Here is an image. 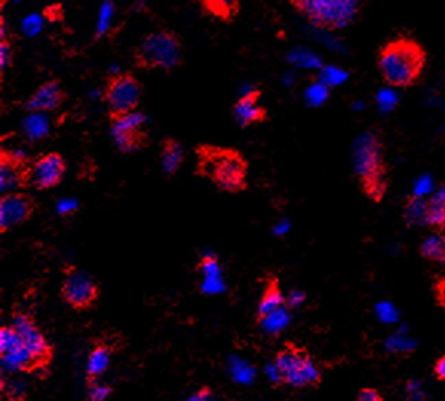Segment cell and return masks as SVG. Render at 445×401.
<instances>
[{
  "instance_id": "cell-41",
  "label": "cell",
  "mask_w": 445,
  "mask_h": 401,
  "mask_svg": "<svg viewBox=\"0 0 445 401\" xmlns=\"http://www.w3.org/2000/svg\"><path fill=\"white\" fill-rule=\"evenodd\" d=\"M436 231H437V233H442V235H445V221H444V224H442V225H441V227H440V229H437Z\"/></svg>"
},
{
  "instance_id": "cell-11",
  "label": "cell",
  "mask_w": 445,
  "mask_h": 401,
  "mask_svg": "<svg viewBox=\"0 0 445 401\" xmlns=\"http://www.w3.org/2000/svg\"><path fill=\"white\" fill-rule=\"evenodd\" d=\"M32 161L26 159L21 152H0V192H21L32 187L31 184Z\"/></svg>"
},
{
  "instance_id": "cell-32",
  "label": "cell",
  "mask_w": 445,
  "mask_h": 401,
  "mask_svg": "<svg viewBox=\"0 0 445 401\" xmlns=\"http://www.w3.org/2000/svg\"><path fill=\"white\" fill-rule=\"evenodd\" d=\"M207 8L212 12H214L216 16L220 17H227L231 16V12L234 11L236 6H238V2L240 0H204Z\"/></svg>"
},
{
  "instance_id": "cell-13",
  "label": "cell",
  "mask_w": 445,
  "mask_h": 401,
  "mask_svg": "<svg viewBox=\"0 0 445 401\" xmlns=\"http://www.w3.org/2000/svg\"><path fill=\"white\" fill-rule=\"evenodd\" d=\"M66 161L57 152L40 155L32 161L31 184L36 190L55 189L66 174Z\"/></svg>"
},
{
  "instance_id": "cell-30",
  "label": "cell",
  "mask_w": 445,
  "mask_h": 401,
  "mask_svg": "<svg viewBox=\"0 0 445 401\" xmlns=\"http://www.w3.org/2000/svg\"><path fill=\"white\" fill-rule=\"evenodd\" d=\"M329 86H326L323 81H316L312 83V85L306 89L305 96L307 103H309L311 106H320L323 105V103L328 100L329 96Z\"/></svg>"
},
{
  "instance_id": "cell-16",
  "label": "cell",
  "mask_w": 445,
  "mask_h": 401,
  "mask_svg": "<svg viewBox=\"0 0 445 401\" xmlns=\"http://www.w3.org/2000/svg\"><path fill=\"white\" fill-rule=\"evenodd\" d=\"M115 348L107 340L97 339L90 348L86 365V381L100 380L101 375L109 370Z\"/></svg>"
},
{
  "instance_id": "cell-1",
  "label": "cell",
  "mask_w": 445,
  "mask_h": 401,
  "mask_svg": "<svg viewBox=\"0 0 445 401\" xmlns=\"http://www.w3.org/2000/svg\"><path fill=\"white\" fill-rule=\"evenodd\" d=\"M196 173L210 181L220 192L240 193L248 189L246 158L231 147L201 144L196 147Z\"/></svg>"
},
{
  "instance_id": "cell-33",
  "label": "cell",
  "mask_w": 445,
  "mask_h": 401,
  "mask_svg": "<svg viewBox=\"0 0 445 401\" xmlns=\"http://www.w3.org/2000/svg\"><path fill=\"white\" fill-rule=\"evenodd\" d=\"M395 89L396 88L387 85V88H383L377 94V103H378V106L383 109V111H390V109H394L398 105L399 96H398Z\"/></svg>"
},
{
  "instance_id": "cell-39",
  "label": "cell",
  "mask_w": 445,
  "mask_h": 401,
  "mask_svg": "<svg viewBox=\"0 0 445 401\" xmlns=\"http://www.w3.org/2000/svg\"><path fill=\"white\" fill-rule=\"evenodd\" d=\"M214 398V393L212 391V387L208 386H202L198 391L190 396V400L192 401H210Z\"/></svg>"
},
{
  "instance_id": "cell-10",
  "label": "cell",
  "mask_w": 445,
  "mask_h": 401,
  "mask_svg": "<svg viewBox=\"0 0 445 401\" xmlns=\"http://www.w3.org/2000/svg\"><path fill=\"white\" fill-rule=\"evenodd\" d=\"M146 122V115H142L138 111L110 120L112 138L123 153H132L149 146L150 140Z\"/></svg>"
},
{
  "instance_id": "cell-29",
  "label": "cell",
  "mask_w": 445,
  "mask_h": 401,
  "mask_svg": "<svg viewBox=\"0 0 445 401\" xmlns=\"http://www.w3.org/2000/svg\"><path fill=\"white\" fill-rule=\"evenodd\" d=\"M196 271L205 279H216L220 276V263L219 259L214 255H205L201 257V261L196 265Z\"/></svg>"
},
{
  "instance_id": "cell-17",
  "label": "cell",
  "mask_w": 445,
  "mask_h": 401,
  "mask_svg": "<svg viewBox=\"0 0 445 401\" xmlns=\"http://www.w3.org/2000/svg\"><path fill=\"white\" fill-rule=\"evenodd\" d=\"M286 307V297L280 289V283L276 276L270 274L266 277L264 293H262L257 311H256V322L259 323L262 319H265L268 314H271L276 309Z\"/></svg>"
},
{
  "instance_id": "cell-4",
  "label": "cell",
  "mask_w": 445,
  "mask_h": 401,
  "mask_svg": "<svg viewBox=\"0 0 445 401\" xmlns=\"http://www.w3.org/2000/svg\"><path fill=\"white\" fill-rule=\"evenodd\" d=\"M279 385L291 386L294 389L318 387L323 381L322 371L314 361L306 348L288 341L274 357Z\"/></svg>"
},
{
  "instance_id": "cell-8",
  "label": "cell",
  "mask_w": 445,
  "mask_h": 401,
  "mask_svg": "<svg viewBox=\"0 0 445 401\" xmlns=\"http://www.w3.org/2000/svg\"><path fill=\"white\" fill-rule=\"evenodd\" d=\"M11 325L23 337L26 351L31 359L32 374L47 371L54 360V346L49 344L42 329L37 326L34 317L22 311V309H16L11 314Z\"/></svg>"
},
{
  "instance_id": "cell-9",
  "label": "cell",
  "mask_w": 445,
  "mask_h": 401,
  "mask_svg": "<svg viewBox=\"0 0 445 401\" xmlns=\"http://www.w3.org/2000/svg\"><path fill=\"white\" fill-rule=\"evenodd\" d=\"M109 118L130 114L138 109L141 100V85L132 74H115L110 77L103 92Z\"/></svg>"
},
{
  "instance_id": "cell-5",
  "label": "cell",
  "mask_w": 445,
  "mask_h": 401,
  "mask_svg": "<svg viewBox=\"0 0 445 401\" xmlns=\"http://www.w3.org/2000/svg\"><path fill=\"white\" fill-rule=\"evenodd\" d=\"M297 10L314 25L342 29L353 22L363 0H292Z\"/></svg>"
},
{
  "instance_id": "cell-37",
  "label": "cell",
  "mask_w": 445,
  "mask_h": 401,
  "mask_svg": "<svg viewBox=\"0 0 445 401\" xmlns=\"http://www.w3.org/2000/svg\"><path fill=\"white\" fill-rule=\"evenodd\" d=\"M358 401H384V397L374 387H364L358 392L357 396Z\"/></svg>"
},
{
  "instance_id": "cell-23",
  "label": "cell",
  "mask_w": 445,
  "mask_h": 401,
  "mask_svg": "<svg viewBox=\"0 0 445 401\" xmlns=\"http://www.w3.org/2000/svg\"><path fill=\"white\" fill-rule=\"evenodd\" d=\"M307 32H309V36L317 43L323 44V47H326L331 51H335V53H344L346 51L343 40L335 34V29L328 28V27H322V25L311 23V28Z\"/></svg>"
},
{
  "instance_id": "cell-12",
  "label": "cell",
  "mask_w": 445,
  "mask_h": 401,
  "mask_svg": "<svg viewBox=\"0 0 445 401\" xmlns=\"http://www.w3.org/2000/svg\"><path fill=\"white\" fill-rule=\"evenodd\" d=\"M36 211V200L28 193L8 192L0 198V233L18 227L28 222Z\"/></svg>"
},
{
  "instance_id": "cell-42",
  "label": "cell",
  "mask_w": 445,
  "mask_h": 401,
  "mask_svg": "<svg viewBox=\"0 0 445 401\" xmlns=\"http://www.w3.org/2000/svg\"><path fill=\"white\" fill-rule=\"evenodd\" d=\"M14 2H16V3H21V2H22V0H14Z\"/></svg>"
},
{
  "instance_id": "cell-28",
  "label": "cell",
  "mask_w": 445,
  "mask_h": 401,
  "mask_svg": "<svg viewBox=\"0 0 445 401\" xmlns=\"http://www.w3.org/2000/svg\"><path fill=\"white\" fill-rule=\"evenodd\" d=\"M115 16V8L112 0H104L100 12H98V21H97V36H106L110 27H112Z\"/></svg>"
},
{
  "instance_id": "cell-34",
  "label": "cell",
  "mask_w": 445,
  "mask_h": 401,
  "mask_svg": "<svg viewBox=\"0 0 445 401\" xmlns=\"http://www.w3.org/2000/svg\"><path fill=\"white\" fill-rule=\"evenodd\" d=\"M44 21L40 14H29L22 21V31L25 36L36 37L43 31Z\"/></svg>"
},
{
  "instance_id": "cell-36",
  "label": "cell",
  "mask_w": 445,
  "mask_h": 401,
  "mask_svg": "<svg viewBox=\"0 0 445 401\" xmlns=\"http://www.w3.org/2000/svg\"><path fill=\"white\" fill-rule=\"evenodd\" d=\"M2 391H3L5 396L8 397V400H12V401L25 400L26 398V393L22 392L21 387L11 385V383L6 385V380L5 378H2Z\"/></svg>"
},
{
  "instance_id": "cell-22",
  "label": "cell",
  "mask_w": 445,
  "mask_h": 401,
  "mask_svg": "<svg viewBox=\"0 0 445 401\" xmlns=\"http://www.w3.org/2000/svg\"><path fill=\"white\" fill-rule=\"evenodd\" d=\"M291 322V308L290 307H281L271 314H268L265 319L259 322V325L266 334L270 335H279L285 331V329L290 326Z\"/></svg>"
},
{
  "instance_id": "cell-2",
  "label": "cell",
  "mask_w": 445,
  "mask_h": 401,
  "mask_svg": "<svg viewBox=\"0 0 445 401\" xmlns=\"http://www.w3.org/2000/svg\"><path fill=\"white\" fill-rule=\"evenodd\" d=\"M425 62L427 55L420 43L410 38H395L379 51L378 69L389 86L404 89L421 79Z\"/></svg>"
},
{
  "instance_id": "cell-6",
  "label": "cell",
  "mask_w": 445,
  "mask_h": 401,
  "mask_svg": "<svg viewBox=\"0 0 445 401\" xmlns=\"http://www.w3.org/2000/svg\"><path fill=\"white\" fill-rule=\"evenodd\" d=\"M60 299L77 313L92 309L101 296V288L92 276L71 263L63 265Z\"/></svg>"
},
{
  "instance_id": "cell-24",
  "label": "cell",
  "mask_w": 445,
  "mask_h": 401,
  "mask_svg": "<svg viewBox=\"0 0 445 401\" xmlns=\"http://www.w3.org/2000/svg\"><path fill=\"white\" fill-rule=\"evenodd\" d=\"M288 60H290L292 64H296V66L305 68V69L322 68V58L318 57V54L314 53L312 49L306 47L292 48L290 51V54H288Z\"/></svg>"
},
{
  "instance_id": "cell-25",
  "label": "cell",
  "mask_w": 445,
  "mask_h": 401,
  "mask_svg": "<svg viewBox=\"0 0 445 401\" xmlns=\"http://www.w3.org/2000/svg\"><path fill=\"white\" fill-rule=\"evenodd\" d=\"M23 129L26 137L29 140H40L48 135V118L43 115V112H31V115L23 122Z\"/></svg>"
},
{
  "instance_id": "cell-15",
  "label": "cell",
  "mask_w": 445,
  "mask_h": 401,
  "mask_svg": "<svg viewBox=\"0 0 445 401\" xmlns=\"http://www.w3.org/2000/svg\"><path fill=\"white\" fill-rule=\"evenodd\" d=\"M66 100V94L62 89L60 83L51 80L43 83L34 94L26 101L25 109L28 112H51L63 105Z\"/></svg>"
},
{
  "instance_id": "cell-26",
  "label": "cell",
  "mask_w": 445,
  "mask_h": 401,
  "mask_svg": "<svg viewBox=\"0 0 445 401\" xmlns=\"http://www.w3.org/2000/svg\"><path fill=\"white\" fill-rule=\"evenodd\" d=\"M429 227L437 230L445 221V187L429 199Z\"/></svg>"
},
{
  "instance_id": "cell-27",
  "label": "cell",
  "mask_w": 445,
  "mask_h": 401,
  "mask_svg": "<svg viewBox=\"0 0 445 401\" xmlns=\"http://www.w3.org/2000/svg\"><path fill=\"white\" fill-rule=\"evenodd\" d=\"M348 70H344L340 66H333V64H328V66H322L320 68V74H318V80L323 81L326 86L329 88H335L343 85V83L348 80Z\"/></svg>"
},
{
  "instance_id": "cell-14",
  "label": "cell",
  "mask_w": 445,
  "mask_h": 401,
  "mask_svg": "<svg viewBox=\"0 0 445 401\" xmlns=\"http://www.w3.org/2000/svg\"><path fill=\"white\" fill-rule=\"evenodd\" d=\"M260 90L250 88L246 92L236 101L233 107V115L240 127H250L268 120L266 109L259 105Z\"/></svg>"
},
{
  "instance_id": "cell-21",
  "label": "cell",
  "mask_w": 445,
  "mask_h": 401,
  "mask_svg": "<svg viewBox=\"0 0 445 401\" xmlns=\"http://www.w3.org/2000/svg\"><path fill=\"white\" fill-rule=\"evenodd\" d=\"M420 255L425 261L442 263L445 267V235L436 233L424 239V242L420 245Z\"/></svg>"
},
{
  "instance_id": "cell-7",
  "label": "cell",
  "mask_w": 445,
  "mask_h": 401,
  "mask_svg": "<svg viewBox=\"0 0 445 401\" xmlns=\"http://www.w3.org/2000/svg\"><path fill=\"white\" fill-rule=\"evenodd\" d=\"M181 44L170 32H153L140 44L135 54V63L146 69L170 70L181 63Z\"/></svg>"
},
{
  "instance_id": "cell-40",
  "label": "cell",
  "mask_w": 445,
  "mask_h": 401,
  "mask_svg": "<svg viewBox=\"0 0 445 401\" xmlns=\"http://www.w3.org/2000/svg\"><path fill=\"white\" fill-rule=\"evenodd\" d=\"M433 375H435L437 381L445 383V354L441 355V357L435 361Z\"/></svg>"
},
{
  "instance_id": "cell-18",
  "label": "cell",
  "mask_w": 445,
  "mask_h": 401,
  "mask_svg": "<svg viewBox=\"0 0 445 401\" xmlns=\"http://www.w3.org/2000/svg\"><path fill=\"white\" fill-rule=\"evenodd\" d=\"M161 166L162 170L167 174V177H173V174L181 169L182 163H184L186 153L184 147L176 141L175 138H164L161 143Z\"/></svg>"
},
{
  "instance_id": "cell-3",
  "label": "cell",
  "mask_w": 445,
  "mask_h": 401,
  "mask_svg": "<svg viewBox=\"0 0 445 401\" xmlns=\"http://www.w3.org/2000/svg\"><path fill=\"white\" fill-rule=\"evenodd\" d=\"M355 169L363 195L381 203L387 192V163L384 157V146L377 133H366L355 148Z\"/></svg>"
},
{
  "instance_id": "cell-38",
  "label": "cell",
  "mask_w": 445,
  "mask_h": 401,
  "mask_svg": "<svg viewBox=\"0 0 445 401\" xmlns=\"http://www.w3.org/2000/svg\"><path fill=\"white\" fill-rule=\"evenodd\" d=\"M306 300V294L302 293V291H298V289H292L290 296L286 297V305L290 307L291 309L294 308H297L302 305V303Z\"/></svg>"
},
{
  "instance_id": "cell-20",
  "label": "cell",
  "mask_w": 445,
  "mask_h": 401,
  "mask_svg": "<svg viewBox=\"0 0 445 401\" xmlns=\"http://www.w3.org/2000/svg\"><path fill=\"white\" fill-rule=\"evenodd\" d=\"M25 341L21 333L12 325H5L0 328V357L8 359L25 351Z\"/></svg>"
},
{
  "instance_id": "cell-31",
  "label": "cell",
  "mask_w": 445,
  "mask_h": 401,
  "mask_svg": "<svg viewBox=\"0 0 445 401\" xmlns=\"http://www.w3.org/2000/svg\"><path fill=\"white\" fill-rule=\"evenodd\" d=\"M88 398L90 401H103L114 393V387L110 385H101L98 380H88Z\"/></svg>"
},
{
  "instance_id": "cell-19",
  "label": "cell",
  "mask_w": 445,
  "mask_h": 401,
  "mask_svg": "<svg viewBox=\"0 0 445 401\" xmlns=\"http://www.w3.org/2000/svg\"><path fill=\"white\" fill-rule=\"evenodd\" d=\"M429 199L421 195L409 196L404 203L403 218L409 227H424L429 225Z\"/></svg>"
},
{
  "instance_id": "cell-35",
  "label": "cell",
  "mask_w": 445,
  "mask_h": 401,
  "mask_svg": "<svg viewBox=\"0 0 445 401\" xmlns=\"http://www.w3.org/2000/svg\"><path fill=\"white\" fill-rule=\"evenodd\" d=\"M12 64V49L10 42L2 40L0 43V70L2 74L5 73L6 68H10Z\"/></svg>"
}]
</instances>
